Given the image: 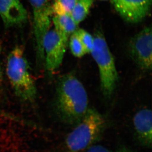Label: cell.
<instances>
[{
	"instance_id": "1",
	"label": "cell",
	"mask_w": 152,
	"mask_h": 152,
	"mask_svg": "<svg viewBox=\"0 0 152 152\" xmlns=\"http://www.w3.org/2000/svg\"><path fill=\"white\" fill-rule=\"evenodd\" d=\"M89 100L84 86L73 74L60 78L56 86L55 109L61 122L75 125L89 109Z\"/></svg>"
},
{
	"instance_id": "20",
	"label": "cell",
	"mask_w": 152,
	"mask_h": 152,
	"mask_svg": "<svg viewBox=\"0 0 152 152\" xmlns=\"http://www.w3.org/2000/svg\"><path fill=\"white\" fill-rule=\"evenodd\" d=\"M1 50H2V45H1V42H0V53H1Z\"/></svg>"
},
{
	"instance_id": "16",
	"label": "cell",
	"mask_w": 152,
	"mask_h": 152,
	"mask_svg": "<svg viewBox=\"0 0 152 152\" xmlns=\"http://www.w3.org/2000/svg\"><path fill=\"white\" fill-rule=\"evenodd\" d=\"M85 152H114L101 145H92Z\"/></svg>"
},
{
	"instance_id": "17",
	"label": "cell",
	"mask_w": 152,
	"mask_h": 152,
	"mask_svg": "<svg viewBox=\"0 0 152 152\" xmlns=\"http://www.w3.org/2000/svg\"><path fill=\"white\" fill-rule=\"evenodd\" d=\"M0 116L3 117L4 118H8L10 119L13 120L15 121H20V120L18 119L17 117H15L13 115H11L10 114L8 113L7 112H5L4 111L0 109Z\"/></svg>"
},
{
	"instance_id": "7",
	"label": "cell",
	"mask_w": 152,
	"mask_h": 152,
	"mask_svg": "<svg viewBox=\"0 0 152 152\" xmlns=\"http://www.w3.org/2000/svg\"><path fill=\"white\" fill-rule=\"evenodd\" d=\"M67 45L54 29L49 30L46 33L43 39V49L44 61L48 72H54L60 67Z\"/></svg>"
},
{
	"instance_id": "11",
	"label": "cell",
	"mask_w": 152,
	"mask_h": 152,
	"mask_svg": "<svg viewBox=\"0 0 152 152\" xmlns=\"http://www.w3.org/2000/svg\"><path fill=\"white\" fill-rule=\"evenodd\" d=\"M52 21L54 30L65 42L68 43L69 38L78 29L76 24L69 14L55 15Z\"/></svg>"
},
{
	"instance_id": "21",
	"label": "cell",
	"mask_w": 152,
	"mask_h": 152,
	"mask_svg": "<svg viewBox=\"0 0 152 152\" xmlns=\"http://www.w3.org/2000/svg\"><path fill=\"white\" fill-rule=\"evenodd\" d=\"M100 1H108V0H100Z\"/></svg>"
},
{
	"instance_id": "9",
	"label": "cell",
	"mask_w": 152,
	"mask_h": 152,
	"mask_svg": "<svg viewBox=\"0 0 152 152\" xmlns=\"http://www.w3.org/2000/svg\"><path fill=\"white\" fill-rule=\"evenodd\" d=\"M0 17L6 28L11 27L25 23L27 12L20 0H0Z\"/></svg>"
},
{
	"instance_id": "4",
	"label": "cell",
	"mask_w": 152,
	"mask_h": 152,
	"mask_svg": "<svg viewBox=\"0 0 152 152\" xmlns=\"http://www.w3.org/2000/svg\"><path fill=\"white\" fill-rule=\"evenodd\" d=\"M94 38V46L90 53L98 65L102 93L109 97L115 91L118 80L115 61L103 34L98 31Z\"/></svg>"
},
{
	"instance_id": "14",
	"label": "cell",
	"mask_w": 152,
	"mask_h": 152,
	"mask_svg": "<svg viewBox=\"0 0 152 152\" xmlns=\"http://www.w3.org/2000/svg\"><path fill=\"white\" fill-rule=\"evenodd\" d=\"M75 34L80 41L87 53H90L94 46V36L83 29H77Z\"/></svg>"
},
{
	"instance_id": "12",
	"label": "cell",
	"mask_w": 152,
	"mask_h": 152,
	"mask_svg": "<svg viewBox=\"0 0 152 152\" xmlns=\"http://www.w3.org/2000/svg\"><path fill=\"white\" fill-rule=\"evenodd\" d=\"M93 0H78L69 15L76 24L82 22L89 15Z\"/></svg>"
},
{
	"instance_id": "15",
	"label": "cell",
	"mask_w": 152,
	"mask_h": 152,
	"mask_svg": "<svg viewBox=\"0 0 152 152\" xmlns=\"http://www.w3.org/2000/svg\"><path fill=\"white\" fill-rule=\"evenodd\" d=\"M69 41L70 51L73 56L80 58L83 57L87 53L81 42L75 33L69 37Z\"/></svg>"
},
{
	"instance_id": "8",
	"label": "cell",
	"mask_w": 152,
	"mask_h": 152,
	"mask_svg": "<svg viewBox=\"0 0 152 152\" xmlns=\"http://www.w3.org/2000/svg\"><path fill=\"white\" fill-rule=\"evenodd\" d=\"M121 17L129 23L142 21L151 10L152 0H110Z\"/></svg>"
},
{
	"instance_id": "3",
	"label": "cell",
	"mask_w": 152,
	"mask_h": 152,
	"mask_svg": "<svg viewBox=\"0 0 152 152\" xmlns=\"http://www.w3.org/2000/svg\"><path fill=\"white\" fill-rule=\"evenodd\" d=\"M6 73L16 96L23 101L33 102L37 89L23 49L16 46L7 56Z\"/></svg>"
},
{
	"instance_id": "18",
	"label": "cell",
	"mask_w": 152,
	"mask_h": 152,
	"mask_svg": "<svg viewBox=\"0 0 152 152\" xmlns=\"http://www.w3.org/2000/svg\"><path fill=\"white\" fill-rule=\"evenodd\" d=\"M114 152H132V151L128 147L125 146H121Z\"/></svg>"
},
{
	"instance_id": "5",
	"label": "cell",
	"mask_w": 152,
	"mask_h": 152,
	"mask_svg": "<svg viewBox=\"0 0 152 152\" xmlns=\"http://www.w3.org/2000/svg\"><path fill=\"white\" fill-rule=\"evenodd\" d=\"M32 7L34 31L38 58L44 61L43 40L50 30L53 17L52 4L48 0H29Z\"/></svg>"
},
{
	"instance_id": "10",
	"label": "cell",
	"mask_w": 152,
	"mask_h": 152,
	"mask_svg": "<svg viewBox=\"0 0 152 152\" xmlns=\"http://www.w3.org/2000/svg\"><path fill=\"white\" fill-rule=\"evenodd\" d=\"M134 129L141 145L151 148L152 143V111L143 108L138 111L133 118Z\"/></svg>"
},
{
	"instance_id": "19",
	"label": "cell",
	"mask_w": 152,
	"mask_h": 152,
	"mask_svg": "<svg viewBox=\"0 0 152 152\" xmlns=\"http://www.w3.org/2000/svg\"><path fill=\"white\" fill-rule=\"evenodd\" d=\"M2 77H3V71H2L1 66H0V83L2 80Z\"/></svg>"
},
{
	"instance_id": "13",
	"label": "cell",
	"mask_w": 152,
	"mask_h": 152,
	"mask_svg": "<svg viewBox=\"0 0 152 152\" xmlns=\"http://www.w3.org/2000/svg\"><path fill=\"white\" fill-rule=\"evenodd\" d=\"M78 0H54L52 4L53 14L64 15L70 14Z\"/></svg>"
},
{
	"instance_id": "2",
	"label": "cell",
	"mask_w": 152,
	"mask_h": 152,
	"mask_svg": "<svg viewBox=\"0 0 152 152\" xmlns=\"http://www.w3.org/2000/svg\"><path fill=\"white\" fill-rule=\"evenodd\" d=\"M106 125L103 116L90 108L62 143L61 152H84L94 145L103 133Z\"/></svg>"
},
{
	"instance_id": "6",
	"label": "cell",
	"mask_w": 152,
	"mask_h": 152,
	"mask_svg": "<svg viewBox=\"0 0 152 152\" xmlns=\"http://www.w3.org/2000/svg\"><path fill=\"white\" fill-rule=\"evenodd\" d=\"M129 55L143 70H151L152 67V36L151 27L142 29L129 43Z\"/></svg>"
}]
</instances>
